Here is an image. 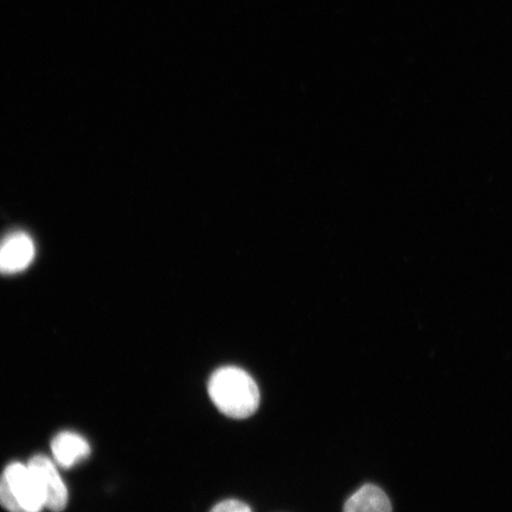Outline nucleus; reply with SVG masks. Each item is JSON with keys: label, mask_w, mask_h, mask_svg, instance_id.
<instances>
[{"label": "nucleus", "mask_w": 512, "mask_h": 512, "mask_svg": "<svg viewBox=\"0 0 512 512\" xmlns=\"http://www.w3.org/2000/svg\"><path fill=\"white\" fill-rule=\"evenodd\" d=\"M208 394L219 411L232 419H247L258 411L260 390L247 371L223 367L210 376Z\"/></svg>", "instance_id": "1"}, {"label": "nucleus", "mask_w": 512, "mask_h": 512, "mask_svg": "<svg viewBox=\"0 0 512 512\" xmlns=\"http://www.w3.org/2000/svg\"><path fill=\"white\" fill-rule=\"evenodd\" d=\"M0 505L9 512H42L46 499L29 464L11 463L0 476Z\"/></svg>", "instance_id": "2"}, {"label": "nucleus", "mask_w": 512, "mask_h": 512, "mask_svg": "<svg viewBox=\"0 0 512 512\" xmlns=\"http://www.w3.org/2000/svg\"><path fill=\"white\" fill-rule=\"evenodd\" d=\"M40 483L46 509L62 512L68 504V489L53 460L42 454L32 457L28 463Z\"/></svg>", "instance_id": "3"}, {"label": "nucleus", "mask_w": 512, "mask_h": 512, "mask_svg": "<svg viewBox=\"0 0 512 512\" xmlns=\"http://www.w3.org/2000/svg\"><path fill=\"white\" fill-rule=\"evenodd\" d=\"M36 255L34 241L27 233L15 232L0 241V273H21L31 265Z\"/></svg>", "instance_id": "4"}, {"label": "nucleus", "mask_w": 512, "mask_h": 512, "mask_svg": "<svg viewBox=\"0 0 512 512\" xmlns=\"http://www.w3.org/2000/svg\"><path fill=\"white\" fill-rule=\"evenodd\" d=\"M51 452L57 464L64 469H70L88 458L91 446L81 435L66 431L55 435L51 441Z\"/></svg>", "instance_id": "5"}, {"label": "nucleus", "mask_w": 512, "mask_h": 512, "mask_svg": "<svg viewBox=\"0 0 512 512\" xmlns=\"http://www.w3.org/2000/svg\"><path fill=\"white\" fill-rule=\"evenodd\" d=\"M392 503L384 491L367 484L358 489L344 505V512H392Z\"/></svg>", "instance_id": "6"}, {"label": "nucleus", "mask_w": 512, "mask_h": 512, "mask_svg": "<svg viewBox=\"0 0 512 512\" xmlns=\"http://www.w3.org/2000/svg\"><path fill=\"white\" fill-rule=\"evenodd\" d=\"M210 512H252L246 503L236 501V499H228L215 505Z\"/></svg>", "instance_id": "7"}]
</instances>
